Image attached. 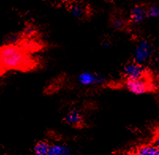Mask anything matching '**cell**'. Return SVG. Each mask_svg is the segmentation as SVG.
<instances>
[{"instance_id": "obj_5", "label": "cell", "mask_w": 159, "mask_h": 155, "mask_svg": "<svg viewBox=\"0 0 159 155\" xmlns=\"http://www.w3.org/2000/svg\"><path fill=\"white\" fill-rule=\"evenodd\" d=\"M105 79L102 75L98 74L96 72L84 71L78 76V82L81 85L85 87L93 86V85H102L104 83Z\"/></svg>"}, {"instance_id": "obj_3", "label": "cell", "mask_w": 159, "mask_h": 155, "mask_svg": "<svg viewBox=\"0 0 159 155\" xmlns=\"http://www.w3.org/2000/svg\"><path fill=\"white\" fill-rule=\"evenodd\" d=\"M124 86L128 92L134 95H143L152 90V86L147 76L136 80H126Z\"/></svg>"}, {"instance_id": "obj_11", "label": "cell", "mask_w": 159, "mask_h": 155, "mask_svg": "<svg viewBox=\"0 0 159 155\" xmlns=\"http://www.w3.org/2000/svg\"><path fill=\"white\" fill-rule=\"evenodd\" d=\"M70 13L75 18H84L86 14L84 7L79 4H75V5L72 6L70 8Z\"/></svg>"}, {"instance_id": "obj_2", "label": "cell", "mask_w": 159, "mask_h": 155, "mask_svg": "<svg viewBox=\"0 0 159 155\" xmlns=\"http://www.w3.org/2000/svg\"><path fill=\"white\" fill-rule=\"evenodd\" d=\"M153 55L152 45L147 40L139 41L133 50V61L145 65Z\"/></svg>"}, {"instance_id": "obj_12", "label": "cell", "mask_w": 159, "mask_h": 155, "mask_svg": "<svg viewBox=\"0 0 159 155\" xmlns=\"http://www.w3.org/2000/svg\"><path fill=\"white\" fill-rule=\"evenodd\" d=\"M147 17L151 18H159V6L151 5L147 9Z\"/></svg>"}, {"instance_id": "obj_9", "label": "cell", "mask_w": 159, "mask_h": 155, "mask_svg": "<svg viewBox=\"0 0 159 155\" xmlns=\"http://www.w3.org/2000/svg\"><path fill=\"white\" fill-rule=\"evenodd\" d=\"M70 149L66 145L56 143L50 146L48 155H69Z\"/></svg>"}, {"instance_id": "obj_4", "label": "cell", "mask_w": 159, "mask_h": 155, "mask_svg": "<svg viewBox=\"0 0 159 155\" xmlns=\"http://www.w3.org/2000/svg\"><path fill=\"white\" fill-rule=\"evenodd\" d=\"M123 72L126 80H136L147 76V70L145 66L134 61L126 64Z\"/></svg>"}, {"instance_id": "obj_1", "label": "cell", "mask_w": 159, "mask_h": 155, "mask_svg": "<svg viewBox=\"0 0 159 155\" xmlns=\"http://www.w3.org/2000/svg\"><path fill=\"white\" fill-rule=\"evenodd\" d=\"M0 61L2 70H14L22 69L25 65V53L17 46L7 45L1 49Z\"/></svg>"}, {"instance_id": "obj_8", "label": "cell", "mask_w": 159, "mask_h": 155, "mask_svg": "<svg viewBox=\"0 0 159 155\" xmlns=\"http://www.w3.org/2000/svg\"><path fill=\"white\" fill-rule=\"evenodd\" d=\"M135 155H159V148L155 144H147L139 146L135 151Z\"/></svg>"}, {"instance_id": "obj_14", "label": "cell", "mask_w": 159, "mask_h": 155, "mask_svg": "<svg viewBox=\"0 0 159 155\" xmlns=\"http://www.w3.org/2000/svg\"><path fill=\"white\" fill-rule=\"evenodd\" d=\"M154 144L157 146L159 148V134H157V136L155 137V139H154Z\"/></svg>"}, {"instance_id": "obj_6", "label": "cell", "mask_w": 159, "mask_h": 155, "mask_svg": "<svg viewBox=\"0 0 159 155\" xmlns=\"http://www.w3.org/2000/svg\"><path fill=\"white\" fill-rule=\"evenodd\" d=\"M147 18H148L147 9L143 6H135L130 11L129 18L131 22L133 24H141Z\"/></svg>"}, {"instance_id": "obj_13", "label": "cell", "mask_w": 159, "mask_h": 155, "mask_svg": "<svg viewBox=\"0 0 159 155\" xmlns=\"http://www.w3.org/2000/svg\"><path fill=\"white\" fill-rule=\"evenodd\" d=\"M124 25V21L122 19H120V18H115L112 21V27L115 29H116V30H120V29L123 28Z\"/></svg>"}, {"instance_id": "obj_7", "label": "cell", "mask_w": 159, "mask_h": 155, "mask_svg": "<svg viewBox=\"0 0 159 155\" xmlns=\"http://www.w3.org/2000/svg\"><path fill=\"white\" fill-rule=\"evenodd\" d=\"M65 122L73 127H79L82 124V115L80 111L77 109L70 110L65 116Z\"/></svg>"}, {"instance_id": "obj_10", "label": "cell", "mask_w": 159, "mask_h": 155, "mask_svg": "<svg viewBox=\"0 0 159 155\" xmlns=\"http://www.w3.org/2000/svg\"><path fill=\"white\" fill-rule=\"evenodd\" d=\"M50 146L47 142L40 141L33 147V151L37 155H48Z\"/></svg>"}]
</instances>
